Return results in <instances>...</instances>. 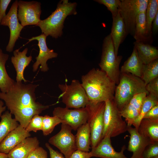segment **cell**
Returning a JSON list of instances; mask_svg holds the SVG:
<instances>
[{
  "mask_svg": "<svg viewBox=\"0 0 158 158\" xmlns=\"http://www.w3.org/2000/svg\"><path fill=\"white\" fill-rule=\"evenodd\" d=\"M38 85L15 81L8 92H0V99L4 101L15 120L25 128L34 116L39 115L49 107L36 101L35 92Z\"/></svg>",
  "mask_w": 158,
  "mask_h": 158,
  "instance_id": "1",
  "label": "cell"
},
{
  "mask_svg": "<svg viewBox=\"0 0 158 158\" xmlns=\"http://www.w3.org/2000/svg\"><path fill=\"white\" fill-rule=\"evenodd\" d=\"M81 84L90 102L114 99L116 84L101 69L93 68L81 78Z\"/></svg>",
  "mask_w": 158,
  "mask_h": 158,
  "instance_id": "2",
  "label": "cell"
},
{
  "mask_svg": "<svg viewBox=\"0 0 158 158\" xmlns=\"http://www.w3.org/2000/svg\"><path fill=\"white\" fill-rule=\"evenodd\" d=\"M76 2H69L67 0L59 2L56 9L48 17L41 20L35 26H39L42 33L47 37L49 35L55 38L61 36L63 34V23L66 17L77 14Z\"/></svg>",
  "mask_w": 158,
  "mask_h": 158,
  "instance_id": "3",
  "label": "cell"
},
{
  "mask_svg": "<svg viewBox=\"0 0 158 158\" xmlns=\"http://www.w3.org/2000/svg\"><path fill=\"white\" fill-rule=\"evenodd\" d=\"M143 92L149 94L140 78L130 73H120L119 83L116 87L114 100L120 111L134 96Z\"/></svg>",
  "mask_w": 158,
  "mask_h": 158,
  "instance_id": "4",
  "label": "cell"
},
{
  "mask_svg": "<svg viewBox=\"0 0 158 158\" xmlns=\"http://www.w3.org/2000/svg\"><path fill=\"white\" fill-rule=\"evenodd\" d=\"M122 58L121 55L116 56L110 33L104 38L102 52L99 65L102 71L116 84H118L120 74L119 65Z\"/></svg>",
  "mask_w": 158,
  "mask_h": 158,
  "instance_id": "5",
  "label": "cell"
},
{
  "mask_svg": "<svg viewBox=\"0 0 158 158\" xmlns=\"http://www.w3.org/2000/svg\"><path fill=\"white\" fill-rule=\"evenodd\" d=\"M104 127L102 139L106 136L114 137L127 131V126L123 120L114 99L105 102Z\"/></svg>",
  "mask_w": 158,
  "mask_h": 158,
  "instance_id": "6",
  "label": "cell"
},
{
  "mask_svg": "<svg viewBox=\"0 0 158 158\" xmlns=\"http://www.w3.org/2000/svg\"><path fill=\"white\" fill-rule=\"evenodd\" d=\"M66 79L64 84H59L58 87L61 93L58 98H61L62 102L68 108L78 109L84 108L90 101L81 83L77 80H73L71 84H67Z\"/></svg>",
  "mask_w": 158,
  "mask_h": 158,
  "instance_id": "7",
  "label": "cell"
},
{
  "mask_svg": "<svg viewBox=\"0 0 158 158\" xmlns=\"http://www.w3.org/2000/svg\"><path fill=\"white\" fill-rule=\"evenodd\" d=\"M105 105V102H89L85 107L88 112L87 123L90 129L91 148L96 147L102 140Z\"/></svg>",
  "mask_w": 158,
  "mask_h": 158,
  "instance_id": "8",
  "label": "cell"
},
{
  "mask_svg": "<svg viewBox=\"0 0 158 158\" xmlns=\"http://www.w3.org/2000/svg\"><path fill=\"white\" fill-rule=\"evenodd\" d=\"M148 0H121L119 11L128 34L133 36L136 19L140 13L145 12Z\"/></svg>",
  "mask_w": 158,
  "mask_h": 158,
  "instance_id": "9",
  "label": "cell"
},
{
  "mask_svg": "<svg viewBox=\"0 0 158 158\" xmlns=\"http://www.w3.org/2000/svg\"><path fill=\"white\" fill-rule=\"evenodd\" d=\"M61 123L60 130L51 137L48 142L58 148L65 158H70L73 152L77 150L75 136L72 133V129L70 126Z\"/></svg>",
  "mask_w": 158,
  "mask_h": 158,
  "instance_id": "10",
  "label": "cell"
},
{
  "mask_svg": "<svg viewBox=\"0 0 158 158\" xmlns=\"http://www.w3.org/2000/svg\"><path fill=\"white\" fill-rule=\"evenodd\" d=\"M53 116L59 118L61 123L66 124L75 131L80 126L87 122V111L85 107L73 109L66 107H57L54 109Z\"/></svg>",
  "mask_w": 158,
  "mask_h": 158,
  "instance_id": "11",
  "label": "cell"
},
{
  "mask_svg": "<svg viewBox=\"0 0 158 158\" xmlns=\"http://www.w3.org/2000/svg\"><path fill=\"white\" fill-rule=\"evenodd\" d=\"M18 18L21 24L24 27L37 25L41 20V4L35 1H18Z\"/></svg>",
  "mask_w": 158,
  "mask_h": 158,
  "instance_id": "12",
  "label": "cell"
},
{
  "mask_svg": "<svg viewBox=\"0 0 158 158\" xmlns=\"http://www.w3.org/2000/svg\"><path fill=\"white\" fill-rule=\"evenodd\" d=\"M18 1L16 0L12 4L8 13L2 19L0 24L8 26L10 30L9 42L6 47V50L13 51L15 43L18 38L21 30L24 28L18 22Z\"/></svg>",
  "mask_w": 158,
  "mask_h": 158,
  "instance_id": "13",
  "label": "cell"
},
{
  "mask_svg": "<svg viewBox=\"0 0 158 158\" xmlns=\"http://www.w3.org/2000/svg\"><path fill=\"white\" fill-rule=\"evenodd\" d=\"M47 36L44 34L32 37L28 39L29 42L33 40H37L38 42L37 45L39 48V52L38 56L36 57V61L32 66L33 71L35 72L40 65V68L41 71L47 72L49 70L47 61L49 59L57 57L58 54L54 52L53 49H49L46 43Z\"/></svg>",
  "mask_w": 158,
  "mask_h": 158,
  "instance_id": "14",
  "label": "cell"
},
{
  "mask_svg": "<svg viewBox=\"0 0 158 158\" xmlns=\"http://www.w3.org/2000/svg\"><path fill=\"white\" fill-rule=\"evenodd\" d=\"M127 131L130 134L127 150L133 153L130 158H143V152L151 142L150 140L141 135L135 128L132 126H127Z\"/></svg>",
  "mask_w": 158,
  "mask_h": 158,
  "instance_id": "15",
  "label": "cell"
},
{
  "mask_svg": "<svg viewBox=\"0 0 158 158\" xmlns=\"http://www.w3.org/2000/svg\"><path fill=\"white\" fill-rule=\"evenodd\" d=\"M111 138L106 136L102 138L95 147L92 148V157L100 158H130L126 157L124 152L126 147L123 145L120 151H115L112 145Z\"/></svg>",
  "mask_w": 158,
  "mask_h": 158,
  "instance_id": "16",
  "label": "cell"
},
{
  "mask_svg": "<svg viewBox=\"0 0 158 158\" xmlns=\"http://www.w3.org/2000/svg\"><path fill=\"white\" fill-rule=\"evenodd\" d=\"M147 95L143 92L135 95L128 104L120 111L122 116L125 118L128 126L133 125L138 118L142 104Z\"/></svg>",
  "mask_w": 158,
  "mask_h": 158,
  "instance_id": "17",
  "label": "cell"
},
{
  "mask_svg": "<svg viewBox=\"0 0 158 158\" xmlns=\"http://www.w3.org/2000/svg\"><path fill=\"white\" fill-rule=\"evenodd\" d=\"M31 135L20 124L10 132L0 143V152L8 154L14 147Z\"/></svg>",
  "mask_w": 158,
  "mask_h": 158,
  "instance_id": "18",
  "label": "cell"
},
{
  "mask_svg": "<svg viewBox=\"0 0 158 158\" xmlns=\"http://www.w3.org/2000/svg\"><path fill=\"white\" fill-rule=\"evenodd\" d=\"M19 50L17 49L13 51V56L11 57V61L16 72V81L22 82L23 81L26 82L28 81L24 77V72L32 60V57L31 55L26 56L28 48H25L22 51H19Z\"/></svg>",
  "mask_w": 158,
  "mask_h": 158,
  "instance_id": "19",
  "label": "cell"
},
{
  "mask_svg": "<svg viewBox=\"0 0 158 158\" xmlns=\"http://www.w3.org/2000/svg\"><path fill=\"white\" fill-rule=\"evenodd\" d=\"M39 143L37 137H28L9 152L8 158H28L31 153L39 146Z\"/></svg>",
  "mask_w": 158,
  "mask_h": 158,
  "instance_id": "20",
  "label": "cell"
},
{
  "mask_svg": "<svg viewBox=\"0 0 158 158\" xmlns=\"http://www.w3.org/2000/svg\"><path fill=\"white\" fill-rule=\"evenodd\" d=\"M112 25L110 33L116 56L119 47L128 33L123 19L119 11L116 16L112 17Z\"/></svg>",
  "mask_w": 158,
  "mask_h": 158,
  "instance_id": "21",
  "label": "cell"
},
{
  "mask_svg": "<svg viewBox=\"0 0 158 158\" xmlns=\"http://www.w3.org/2000/svg\"><path fill=\"white\" fill-rule=\"evenodd\" d=\"M144 65L138 56L135 47L134 46L131 55L121 67L120 73H130L141 78Z\"/></svg>",
  "mask_w": 158,
  "mask_h": 158,
  "instance_id": "22",
  "label": "cell"
},
{
  "mask_svg": "<svg viewBox=\"0 0 158 158\" xmlns=\"http://www.w3.org/2000/svg\"><path fill=\"white\" fill-rule=\"evenodd\" d=\"M133 44L138 56L144 65L158 59V50L156 47L142 42L135 41Z\"/></svg>",
  "mask_w": 158,
  "mask_h": 158,
  "instance_id": "23",
  "label": "cell"
},
{
  "mask_svg": "<svg viewBox=\"0 0 158 158\" xmlns=\"http://www.w3.org/2000/svg\"><path fill=\"white\" fill-rule=\"evenodd\" d=\"M138 131L141 135L149 138L151 142H158V119L142 118Z\"/></svg>",
  "mask_w": 158,
  "mask_h": 158,
  "instance_id": "24",
  "label": "cell"
},
{
  "mask_svg": "<svg viewBox=\"0 0 158 158\" xmlns=\"http://www.w3.org/2000/svg\"><path fill=\"white\" fill-rule=\"evenodd\" d=\"M75 142L77 150L89 152L90 147V130L87 122L79 127L77 130Z\"/></svg>",
  "mask_w": 158,
  "mask_h": 158,
  "instance_id": "25",
  "label": "cell"
},
{
  "mask_svg": "<svg viewBox=\"0 0 158 158\" xmlns=\"http://www.w3.org/2000/svg\"><path fill=\"white\" fill-rule=\"evenodd\" d=\"M8 58L9 55L3 53L0 48V90L3 93L8 92L15 82L9 76L6 68Z\"/></svg>",
  "mask_w": 158,
  "mask_h": 158,
  "instance_id": "26",
  "label": "cell"
},
{
  "mask_svg": "<svg viewBox=\"0 0 158 158\" xmlns=\"http://www.w3.org/2000/svg\"><path fill=\"white\" fill-rule=\"evenodd\" d=\"M0 143L6 136L19 125L9 111H6L0 116Z\"/></svg>",
  "mask_w": 158,
  "mask_h": 158,
  "instance_id": "27",
  "label": "cell"
},
{
  "mask_svg": "<svg viewBox=\"0 0 158 158\" xmlns=\"http://www.w3.org/2000/svg\"><path fill=\"white\" fill-rule=\"evenodd\" d=\"M145 12L140 13L137 16L133 36L136 40L135 42L145 43L150 39L147 28Z\"/></svg>",
  "mask_w": 158,
  "mask_h": 158,
  "instance_id": "28",
  "label": "cell"
},
{
  "mask_svg": "<svg viewBox=\"0 0 158 158\" xmlns=\"http://www.w3.org/2000/svg\"><path fill=\"white\" fill-rule=\"evenodd\" d=\"M157 104L158 97L150 94L147 95L142 104L139 116L133 125L137 130L140 123L145 115L152 107Z\"/></svg>",
  "mask_w": 158,
  "mask_h": 158,
  "instance_id": "29",
  "label": "cell"
},
{
  "mask_svg": "<svg viewBox=\"0 0 158 158\" xmlns=\"http://www.w3.org/2000/svg\"><path fill=\"white\" fill-rule=\"evenodd\" d=\"M158 12V0H148L145 12L147 30L150 39L152 35V21Z\"/></svg>",
  "mask_w": 158,
  "mask_h": 158,
  "instance_id": "30",
  "label": "cell"
},
{
  "mask_svg": "<svg viewBox=\"0 0 158 158\" xmlns=\"http://www.w3.org/2000/svg\"><path fill=\"white\" fill-rule=\"evenodd\" d=\"M158 77V59L144 65L141 78L146 86L150 81Z\"/></svg>",
  "mask_w": 158,
  "mask_h": 158,
  "instance_id": "31",
  "label": "cell"
},
{
  "mask_svg": "<svg viewBox=\"0 0 158 158\" xmlns=\"http://www.w3.org/2000/svg\"><path fill=\"white\" fill-rule=\"evenodd\" d=\"M61 123V121L56 116H50L47 115L43 116L42 129L43 135L47 136L49 135L56 125Z\"/></svg>",
  "mask_w": 158,
  "mask_h": 158,
  "instance_id": "32",
  "label": "cell"
},
{
  "mask_svg": "<svg viewBox=\"0 0 158 158\" xmlns=\"http://www.w3.org/2000/svg\"><path fill=\"white\" fill-rule=\"evenodd\" d=\"M94 1L105 6L112 14V17L117 16L119 12V7L121 3L119 0H95Z\"/></svg>",
  "mask_w": 158,
  "mask_h": 158,
  "instance_id": "33",
  "label": "cell"
},
{
  "mask_svg": "<svg viewBox=\"0 0 158 158\" xmlns=\"http://www.w3.org/2000/svg\"><path fill=\"white\" fill-rule=\"evenodd\" d=\"M43 117V116L39 115L34 116L25 128L26 130L29 132L31 131L36 132L42 130Z\"/></svg>",
  "mask_w": 158,
  "mask_h": 158,
  "instance_id": "34",
  "label": "cell"
},
{
  "mask_svg": "<svg viewBox=\"0 0 158 158\" xmlns=\"http://www.w3.org/2000/svg\"><path fill=\"white\" fill-rule=\"evenodd\" d=\"M143 158H152L158 156V142H151L145 147Z\"/></svg>",
  "mask_w": 158,
  "mask_h": 158,
  "instance_id": "35",
  "label": "cell"
},
{
  "mask_svg": "<svg viewBox=\"0 0 158 158\" xmlns=\"http://www.w3.org/2000/svg\"><path fill=\"white\" fill-rule=\"evenodd\" d=\"M145 88L149 94L158 97V77L148 83L145 86Z\"/></svg>",
  "mask_w": 158,
  "mask_h": 158,
  "instance_id": "36",
  "label": "cell"
},
{
  "mask_svg": "<svg viewBox=\"0 0 158 158\" xmlns=\"http://www.w3.org/2000/svg\"><path fill=\"white\" fill-rule=\"evenodd\" d=\"M47 152L42 147L39 146L30 154L28 158H47Z\"/></svg>",
  "mask_w": 158,
  "mask_h": 158,
  "instance_id": "37",
  "label": "cell"
},
{
  "mask_svg": "<svg viewBox=\"0 0 158 158\" xmlns=\"http://www.w3.org/2000/svg\"><path fill=\"white\" fill-rule=\"evenodd\" d=\"M11 1V0H0V23L6 16V9Z\"/></svg>",
  "mask_w": 158,
  "mask_h": 158,
  "instance_id": "38",
  "label": "cell"
},
{
  "mask_svg": "<svg viewBox=\"0 0 158 158\" xmlns=\"http://www.w3.org/2000/svg\"><path fill=\"white\" fill-rule=\"evenodd\" d=\"M92 157L91 152H85L78 150L74 151L70 158H90Z\"/></svg>",
  "mask_w": 158,
  "mask_h": 158,
  "instance_id": "39",
  "label": "cell"
},
{
  "mask_svg": "<svg viewBox=\"0 0 158 158\" xmlns=\"http://www.w3.org/2000/svg\"><path fill=\"white\" fill-rule=\"evenodd\" d=\"M143 118L158 119V104L152 107L147 112L144 116Z\"/></svg>",
  "mask_w": 158,
  "mask_h": 158,
  "instance_id": "40",
  "label": "cell"
},
{
  "mask_svg": "<svg viewBox=\"0 0 158 158\" xmlns=\"http://www.w3.org/2000/svg\"><path fill=\"white\" fill-rule=\"evenodd\" d=\"M45 146L49 151L50 158H65L61 153L53 149L48 143H46Z\"/></svg>",
  "mask_w": 158,
  "mask_h": 158,
  "instance_id": "41",
  "label": "cell"
},
{
  "mask_svg": "<svg viewBox=\"0 0 158 158\" xmlns=\"http://www.w3.org/2000/svg\"><path fill=\"white\" fill-rule=\"evenodd\" d=\"M158 31V12L153 20L152 24V34L154 35Z\"/></svg>",
  "mask_w": 158,
  "mask_h": 158,
  "instance_id": "42",
  "label": "cell"
},
{
  "mask_svg": "<svg viewBox=\"0 0 158 158\" xmlns=\"http://www.w3.org/2000/svg\"><path fill=\"white\" fill-rule=\"evenodd\" d=\"M6 108V107L4 106L3 102L0 99V117L2 115V113L5 111Z\"/></svg>",
  "mask_w": 158,
  "mask_h": 158,
  "instance_id": "43",
  "label": "cell"
},
{
  "mask_svg": "<svg viewBox=\"0 0 158 158\" xmlns=\"http://www.w3.org/2000/svg\"><path fill=\"white\" fill-rule=\"evenodd\" d=\"M0 158H8V154L0 152Z\"/></svg>",
  "mask_w": 158,
  "mask_h": 158,
  "instance_id": "44",
  "label": "cell"
},
{
  "mask_svg": "<svg viewBox=\"0 0 158 158\" xmlns=\"http://www.w3.org/2000/svg\"><path fill=\"white\" fill-rule=\"evenodd\" d=\"M152 158H158V156H157V157H154Z\"/></svg>",
  "mask_w": 158,
  "mask_h": 158,
  "instance_id": "45",
  "label": "cell"
}]
</instances>
